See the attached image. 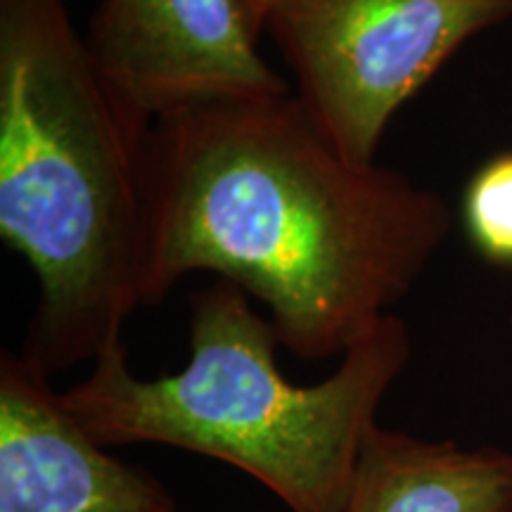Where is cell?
Returning a JSON list of instances; mask_svg holds the SVG:
<instances>
[{
	"mask_svg": "<svg viewBox=\"0 0 512 512\" xmlns=\"http://www.w3.org/2000/svg\"><path fill=\"white\" fill-rule=\"evenodd\" d=\"M448 230L437 192L351 162L292 91L207 102L152 131L143 304L214 273L266 306L280 347L323 361L411 292Z\"/></svg>",
	"mask_w": 512,
	"mask_h": 512,
	"instance_id": "cell-1",
	"label": "cell"
},
{
	"mask_svg": "<svg viewBox=\"0 0 512 512\" xmlns=\"http://www.w3.org/2000/svg\"><path fill=\"white\" fill-rule=\"evenodd\" d=\"M152 131L67 0H0V238L38 280L22 356L48 375L126 344L145 306Z\"/></svg>",
	"mask_w": 512,
	"mask_h": 512,
	"instance_id": "cell-2",
	"label": "cell"
},
{
	"mask_svg": "<svg viewBox=\"0 0 512 512\" xmlns=\"http://www.w3.org/2000/svg\"><path fill=\"white\" fill-rule=\"evenodd\" d=\"M278 347L252 297L216 278L190 299L183 370L143 380L119 344L62 399L105 448H183L238 467L290 512H347L363 444L411 361V332L387 313L339 356L335 373L306 387L283 375Z\"/></svg>",
	"mask_w": 512,
	"mask_h": 512,
	"instance_id": "cell-3",
	"label": "cell"
},
{
	"mask_svg": "<svg viewBox=\"0 0 512 512\" xmlns=\"http://www.w3.org/2000/svg\"><path fill=\"white\" fill-rule=\"evenodd\" d=\"M512 0H280L266 31L292 93L344 157L377 164L396 112Z\"/></svg>",
	"mask_w": 512,
	"mask_h": 512,
	"instance_id": "cell-4",
	"label": "cell"
},
{
	"mask_svg": "<svg viewBox=\"0 0 512 512\" xmlns=\"http://www.w3.org/2000/svg\"><path fill=\"white\" fill-rule=\"evenodd\" d=\"M86 38L98 72L145 119L290 93L240 0H100Z\"/></svg>",
	"mask_w": 512,
	"mask_h": 512,
	"instance_id": "cell-5",
	"label": "cell"
},
{
	"mask_svg": "<svg viewBox=\"0 0 512 512\" xmlns=\"http://www.w3.org/2000/svg\"><path fill=\"white\" fill-rule=\"evenodd\" d=\"M64 406L53 375L0 356V512H178L143 467L107 453Z\"/></svg>",
	"mask_w": 512,
	"mask_h": 512,
	"instance_id": "cell-6",
	"label": "cell"
},
{
	"mask_svg": "<svg viewBox=\"0 0 512 512\" xmlns=\"http://www.w3.org/2000/svg\"><path fill=\"white\" fill-rule=\"evenodd\" d=\"M347 512H512V453L377 425L358 458Z\"/></svg>",
	"mask_w": 512,
	"mask_h": 512,
	"instance_id": "cell-7",
	"label": "cell"
},
{
	"mask_svg": "<svg viewBox=\"0 0 512 512\" xmlns=\"http://www.w3.org/2000/svg\"><path fill=\"white\" fill-rule=\"evenodd\" d=\"M465 226L479 254L512 266V152L489 159L472 176L463 200Z\"/></svg>",
	"mask_w": 512,
	"mask_h": 512,
	"instance_id": "cell-8",
	"label": "cell"
},
{
	"mask_svg": "<svg viewBox=\"0 0 512 512\" xmlns=\"http://www.w3.org/2000/svg\"><path fill=\"white\" fill-rule=\"evenodd\" d=\"M278 3L280 0H240V5H242V10H245L249 24H252V29L259 36L266 31L268 17H271V12Z\"/></svg>",
	"mask_w": 512,
	"mask_h": 512,
	"instance_id": "cell-9",
	"label": "cell"
},
{
	"mask_svg": "<svg viewBox=\"0 0 512 512\" xmlns=\"http://www.w3.org/2000/svg\"><path fill=\"white\" fill-rule=\"evenodd\" d=\"M510 323H512V311H510Z\"/></svg>",
	"mask_w": 512,
	"mask_h": 512,
	"instance_id": "cell-10",
	"label": "cell"
}]
</instances>
